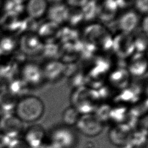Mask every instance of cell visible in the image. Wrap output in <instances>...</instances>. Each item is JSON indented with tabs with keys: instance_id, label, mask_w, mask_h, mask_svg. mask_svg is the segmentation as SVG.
I'll use <instances>...</instances> for the list:
<instances>
[{
	"instance_id": "17",
	"label": "cell",
	"mask_w": 148,
	"mask_h": 148,
	"mask_svg": "<svg viewBox=\"0 0 148 148\" xmlns=\"http://www.w3.org/2000/svg\"><path fill=\"white\" fill-rule=\"evenodd\" d=\"M134 3L138 10L141 12H146L147 8V0H134Z\"/></svg>"
},
{
	"instance_id": "11",
	"label": "cell",
	"mask_w": 148,
	"mask_h": 148,
	"mask_svg": "<svg viewBox=\"0 0 148 148\" xmlns=\"http://www.w3.org/2000/svg\"><path fill=\"white\" fill-rule=\"evenodd\" d=\"M42 76V70L35 64H28L23 71L24 80L29 84H36Z\"/></svg>"
},
{
	"instance_id": "1",
	"label": "cell",
	"mask_w": 148,
	"mask_h": 148,
	"mask_svg": "<svg viewBox=\"0 0 148 148\" xmlns=\"http://www.w3.org/2000/svg\"><path fill=\"white\" fill-rule=\"evenodd\" d=\"M14 114L23 123H32L39 120L45 112L42 100L34 95H25L16 104Z\"/></svg>"
},
{
	"instance_id": "8",
	"label": "cell",
	"mask_w": 148,
	"mask_h": 148,
	"mask_svg": "<svg viewBox=\"0 0 148 148\" xmlns=\"http://www.w3.org/2000/svg\"><path fill=\"white\" fill-rule=\"evenodd\" d=\"M51 5V6H49L46 14L50 20L56 24L65 21L69 16V10L67 6L61 3Z\"/></svg>"
},
{
	"instance_id": "5",
	"label": "cell",
	"mask_w": 148,
	"mask_h": 148,
	"mask_svg": "<svg viewBox=\"0 0 148 148\" xmlns=\"http://www.w3.org/2000/svg\"><path fill=\"white\" fill-rule=\"evenodd\" d=\"M134 130L127 124H114L109 131L110 142L117 147L124 148L129 142Z\"/></svg>"
},
{
	"instance_id": "18",
	"label": "cell",
	"mask_w": 148,
	"mask_h": 148,
	"mask_svg": "<svg viewBox=\"0 0 148 148\" xmlns=\"http://www.w3.org/2000/svg\"><path fill=\"white\" fill-rule=\"evenodd\" d=\"M12 139L0 132V148H8Z\"/></svg>"
},
{
	"instance_id": "14",
	"label": "cell",
	"mask_w": 148,
	"mask_h": 148,
	"mask_svg": "<svg viewBox=\"0 0 148 148\" xmlns=\"http://www.w3.org/2000/svg\"><path fill=\"white\" fill-rule=\"evenodd\" d=\"M111 108V106L108 105L97 106L94 113L103 123H104L105 121H109Z\"/></svg>"
},
{
	"instance_id": "15",
	"label": "cell",
	"mask_w": 148,
	"mask_h": 148,
	"mask_svg": "<svg viewBox=\"0 0 148 148\" xmlns=\"http://www.w3.org/2000/svg\"><path fill=\"white\" fill-rule=\"evenodd\" d=\"M8 148H30L27 144L24 142V140L21 138H16L12 139Z\"/></svg>"
},
{
	"instance_id": "20",
	"label": "cell",
	"mask_w": 148,
	"mask_h": 148,
	"mask_svg": "<svg viewBox=\"0 0 148 148\" xmlns=\"http://www.w3.org/2000/svg\"><path fill=\"white\" fill-rule=\"evenodd\" d=\"M62 0H47L48 3H51L52 4L54 3H61V1Z\"/></svg>"
},
{
	"instance_id": "7",
	"label": "cell",
	"mask_w": 148,
	"mask_h": 148,
	"mask_svg": "<svg viewBox=\"0 0 148 148\" xmlns=\"http://www.w3.org/2000/svg\"><path fill=\"white\" fill-rule=\"evenodd\" d=\"M49 4L47 0H28L25 3V10L29 17L39 19L47 14Z\"/></svg>"
},
{
	"instance_id": "22",
	"label": "cell",
	"mask_w": 148,
	"mask_h": 148,
	"mask_svg": "<svg viewBox=\"0 0 148 148\" xmlns=\"http://www.w3.org/2000/svg\"><path fill=\"white\" fill-rule=\"evenodd\" d=\"M0 118H1V116H0Z\"/></svg>"
},
{
	"instance_id": "2",
	"label": "cell",
	"mask_w": 148,
	"mask_h": 148,
	"mask_svg": "<svg viewBox=\"0 0 148 148\" xmlns=\"http://www.w3.org/2000/svg\"><path fill=\"white\" fill-rule=\"evenodd\" d=\"M78 131L88 137H95L102 131L103 123L94 113L81 114L76 125Z\"/></svg>"
},
{
	"instance_id": "10",
	"label": "cell",
	"mask_w": 148,
	"mask_h": 148,
	"mask_svg": "<svg viewBox=\"0 0 148 148\" xmlns=\"http://www.w3.org/2000/svg\"><path fill=\"white\" fill-rule=\"evenodd\" d=\"M138 22L137 14L134 12H127L121 16L119 24L120 28L124 32H130L135 28Z\"/></svg>"
},
{
	"instance_id": "9",
	"label": "cell",
	"mask_w": 148,
	"mask_h": 148,
	"mask_svg": "<svg viewBox=\"0 0 148 148\" xmlns=\"http://www.w3.org/2000/svg\"><path fill=\"white\" fill-rule=\"evenodd\" d=\"M18 100L17 97L9 90L0 91V110L5 113H12L14 110Z\"/></svg>"
},
{
	"instance_id": "6",
	"label": "cell",
	"mask_w": 148,
	"mask_h": 148,
	"mask_svg": "<svg viewBox=\"0 0 148 148\" xmlns=\"http://www.w3.org/2000/svg\"><path fill=\"white\" fill-rule=\"evenodd\" d=\"M23 139L30 148H38L44 144L46 131L39 124H33L24 130Z\"/></svg>"
},
{
	"instance_id": "21",
	"label": "cell",
	"mask_w": 148,
	"mask_h": 148,
	"mask_svg": "<svg viewBox=\"0 0 148 148\" xmlns=\"http://www.w3.org/2000/svg\"><path fill=\"white\" fill-rule=\"evenodd\" d=\"M2 5V0H0V8H1Z\"/></svg>"
},
{
	"instance_id": "4",
	"label": "cell",
	"mask_w": 148,
	"mask_h": 148,
	"mask_svg": "<svg viewBox=\"0 0 148 148\" xmlns=\"http://www.w3.org/2000/svg\"><path fill=\"white\" fill-rule=\"evenodd\" d=\"M50 140V144L54 148H72L76 138L74 133L68 127H60L51 131Z\"/></svg>"
},
{
	"instance_id": "3",
	"label": "cell",
	"mask_w": 148,
	"mask_h": 148,
	"mask_svg": "<svg viewBox=\"0 0 148 148\" xmlns=\"http://www.w3.org/2000/svg\"><path fill=\"white\" fill-rule=\"evenodd\" d=\"M24 131V123L15 114L5 113L1 117L0 132L9 139L19 138Z\"/></svg>"
},
{
	"instance_id": "12",
	"label": "cell",
	"mask_w": 148,
	"mask_h": 148,
	"mask_svg": "<svg viewBox=\"0 0 148 148\" xmlns=\"http://www.w3.org/2000/svg\"><path fill=\"white\" fill-rule=\"evenodd\" d=\"M130 110L125 106L112 107L109 121L117 124L125 123L129 116Z\"/></svg>"
},
{
	"instance_id": "16",
	"label": "cell",
	"mask_w": 148,
	"mask_h": 148,
	"mask_svg": "<svg viewBox=\"0 0 148 148\" xmlns=\"http://www.w3.org/2000/svg\"><path fill=\"white\" fill-rule=\"evenodd\" d=\"M67 6L73 8H83L90 0H65Z\"/></svg>"
},
{
	"instance_id": "13",
	"label": "cell",
	"mask_w": 148,
	"mask_h": 148,
	"mask_svg": "<svg viewBox=\"0 0 148 148\" xmlns=\"http://www.w3.org/2000/svg\"><path fill=\"white\" fill-rule=\"evenodd\" d=\"M81 116V114L72 106L66 108L63 112L62 119L66 127L75 126Z\"/></svg>"
},
{
	"instance_id": "19",
	"label": "cell",
	"mask_w": 148,
	"mask_h": 148,
	"mask_svg": "<svg viewBox=\"0 0 148 148\" xmlns=\"http://www.w3.org/2000/svg\"><path fill=\"white\" fill-rule=\"evenodd\" d=\"M11 1H12L13 2H14L16 3H17V4H20V5H21V4H23L28 1V0H10Z\"/></svg>"
}]
</instances>
